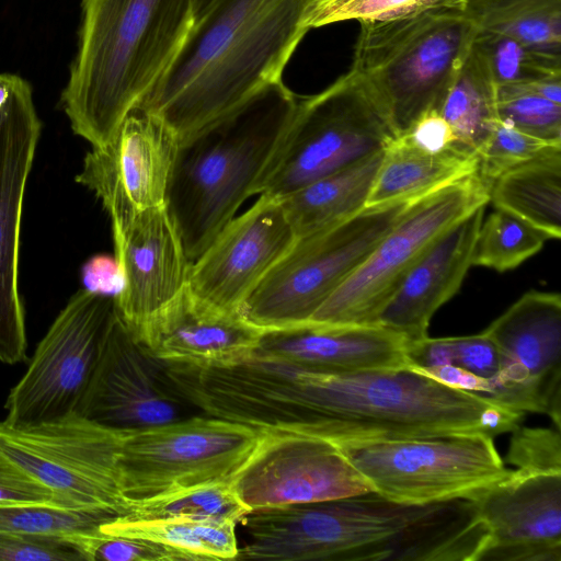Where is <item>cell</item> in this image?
I'll list each match as a JSON object with an SVG mask.
<instances>
[{
	"label": "cell",
	"mask_w": 561,
	"mask_h": 561,
	"mask_svg": "<svg viewBox=\"0 0 561 561\" xmlns=\"http://www.w3.org/2000/svg\"><path fill=\"white\" fill-rule=\"evenodd\" d=\"M218 393L229 421L333 443L469 433L494 438L514 431L524 415L409 366L322 373L252 356L224 370Z\"/></svg>",
	"instance_id": "6da1fadb"
},
{
	"label": "cell",
	"mask_w": 561,
	"mask_h": 561,
	"mask_svg": "<svg viewBox=\"0 0 561 561\" xmlns=\"http://www.w3.org/2000/svg\"><path fill=\"white\" fill-rule=\"evenodd\" d=\"M240 560L478 561L488 529L473 502L425 505L375 492L252 511Z\"/></svg>",
	"instance_id": "7a4b0ae2"
},
{
	"label": "cell",
	"mask_w": 561,
	"mask_h": 561,
	"mask_svg": "<svg viewBox=\"0 0 561 561\" xmlns=\"http://www.w3.org/2000/svg\"><path fill=\"white\" fill-rule=\"evenodd\" d=\"M313 1L216 0L137 106L179 141L231 115L283 82Z\"/></svg>",
	"instance_id": "3957f363"
},
{
	"label": "cell",
	"mask_w": 561,
	"mask_h": 561,
	"mask_svg": "<svg viewBox=\"0 0 561 561\" xmlns=\"http://www.w3.org/2000/svg\"><path fill=\"white\" fill-rule=\"evenodd\" d=\"M194 24L193 0H82L61 105L73 133L106 144L150 92Z\"/></svg>",
	"instance_id": "277c9868"
},
{
	"label": "cell",
	"mask_w": 561,
	"mask_h": 561,
	"mask_svg": "<svg viewBox=\"0 0 561 561\" xmlns=\"http://www.w3.org/2000/svg\"><path fill=\"white\" fill-rule=\"evenodd\" d=\"M299 96L280 82L237 112L179 141L165 207L193 262L257 195Z\"/></svg>",
	"instance_id": "5b68a950"
},
{
	"label": "cell",
	"mask_w": 561,
	"mask_h": 561,
	"mask_svg": "<svg viewBox=\"0 0 561 561\" xmlns=\"http://www.w3.org/2000/svg\"><path fill=\"white\" fill-rule=\"evenodd\" d=\"M478 30L455 5L360 23L351 69L378 101L398 137L426 113H439Z\"/></svg>",
	"instance_id": "8992f818"
},
{
	"label": "cell",
	"mask_w": 561,
	"mask_h": 561,
	"mask_svg": "<svg viewBox=\"0 0 561 561\" xmlns=\"http://www.w3.org/2000/svg\"><path fill=\"white\" fill-rule=\"evenodd\" d=\"M420 197L366 206L298 238L248 298L243 317L264 331L307 324Z\"/></svg>",
	"instance_id": "52a82bcc"
},
{
	"label": "cell",
	"mask_w": 561,
	"mask_h": 561,
	"mask_svg": "<svg viewBox=\"0 0 561 561\" xmlns=\"http://www.w3.org/2000/svg\"><path fill=\"white\" fill-rule=\"evenodd\" d=\"M396 138L382 107L350 69L321 92L299 96L257 195L283 197L385 150Z\"/></svg>",
	"instance_id": "ba28073f"
},
{
	"label": "cell",
	"mask_w": 561,
	"mask_h": 561,
	"mask_svg": "<svg viewBox=\"0 0 561 561\" xmlns=\"http://www.w3.org/2000/svg\"><path fill=\"white\" fill-rule=\"evenodd\" d=\"M125 430L71 413L14 425L0 421V451L50 492L65 507L123 517L129 501L121 486Z\"/></svg>",
	"instance_id": "9c48e42d"
},
{
	"label": "cell",
	"mask_w": 561,
	"mask_h": 561,
	"mask_svg": "<svg viewBox=\"0 0 561 561\" xmlns=\"http://www.w3.org/2000/svg\"><path fill=\"white\" fill-rule=\"evenodd\" d=\"M335 444L373 492L409 505L470 500L513 471L484 433Z\"/></svg>",
	"instance_id": "30bf717a"
},
{
	"label": "cell",
	"mask_w": 561,
	"mask_h": 561,
	"mask_svg": "<svg viewBox=\"0 0 561 561\" xmlns=\"http://www.w3.org/2000/svg\"><path fill=\"white\" fill-rule=\"evenodd\" d=\"M490 186L477 171L420 197L307 324L377 325L379 312L421 254L457 221L488 205Z\"/></svg>",
	"instance_id": "8fae6325"
},
{
	"label": "cell",
	"mask_w": 561,
	"mask_h": 561,
	"mask_svg": "<svg viewBox=\"0 0 561 561\" xmlns=\"http://www.w3.org/2000/svg\"><path fill=\"white\" fill-rule=\"evenodd\" d=\"M259 435L254 427L206 414L125 430L119 463L123 494L130 502L230 481Z\"/></svg>",
	"instance_id": "7c38bea8"
},
{
	"label": "cell",
	"mask_w": 561,
	"mask_h": 561,
	"mask_svg": "<svg viewBox=\"0 0 561 561\" xmlns=\"http://www.w3.org/2000/svg\"><path fill=\"white\" fill-rule=\"evenodd\" d=\"M114 313L113 295L84 288L73 294L10 390L4 420L33 425L77 413Z\"/></svg>",
	"instance_id": "4fadbf2b"
},
{
	"label": "cell",
	"mask_w": 561,
	"mask_h": 561,
	"mask_svg": "<svg viewBox=\"0 0 561 561\" xmlns=\"http://www.w3.org/2000/svg\"><path fill=\"white\" fill-rule=\"evenodd\" d=\"M259 431L255 447L229 481L250 512L373 492L335 443L296 432Z\"/></svg>",
	"instance_id": "5bb4252c"
},
{
	"label": "cell",
	"mask_w": 561,
	"mask_h": 561,
	"mask_svg": "<svg viewBox=\"0 0 561 561\" xmlns=\"http://www.w3.org/2000/svg\"><path fill=\"white\" fill-rule=\"evenodd\" d=\"M501 359L496 404L547 414L561 428V297L524 294L483 331Z\"/></svg>",
	"instance_id": "9a60e30c"
},
{
	"label": "cell",
	"mask_w": 561,
	"mask_h": 561,
	"mask_svg": "<svg viewBox=\"0 0 561 561\" xmlns=\"http://www.w3.org/2000/svg\"><path fill=\"white\" fill-rule=\"evenodd\" d=\"M178 148V137L161 119L135 106L106 144L87 153L76 182L95 193L113 230H119L165 205Z\"/></svg>",
	"instance_id": "2e32d148"
},
{
	"label": "cell",
	"mask_w": 561,
	"mask_h": 561,
	"mask_svg": "<svg viewBox=\"0 0 561 561\" xmlns=\"http://www.w3.org/2000/svg\"><path fill=\"white\" fill-rule=\"evenodd\" d=\"M42 122L28 81L14 73L0 104V362L27 360L25 314L19 293L23 201Z\"/></svg>",
	"instance_id": "e0dca14e"
},
{
	"label": "cell",
	"mask_w": 561,
	"mask_h": 561,
	"mask_svg": "<svg viewBox=\"0 0 561 561\" xmlns=\"http://www.w3.org/2000/svg\"><path fill=\"white\" fill-rule=\"evenodd\" d=\"M297 239L282 199L259 195L192 262L188 295L213 311L241 312L251 294Z\"/></svg>",
	"instance_id": "ac0fdd59"
},
{
	"label": "cell",
	"mask_w": 561,
	"mask_h": 561,
	"mask_svg": "<svg viewBox=\"0 0 561 561\" xmlns=\"http://www.w3.org/2000/svg\"><path fill=\"white\" fill-rule=\"evenodd\" d=\"M119 287L115 310L138 340L186 293L192 261L165 205L113 230Z\"/></svg>",
	"instance_id": "d6986e66"
},
{
	"label": "cell",
	"mask_w": 561,
	"mask_h": 561,
	"mask_svg": "<svg viewBox=\"0 0 561 561\" xmlns=\"http://www.w3.org/2000/svg\"><path fill=\"white\" fill-rule=\"evenodd\" d=\"M186 405L163 375L161 360L141 345L115 310L77 413L108 427L136 430L186 417Z\"/></svg>",
	"instance_id": "ffe728a7"
},
{
	"label": "cell",
	"mask_w": 561,
	"mask_h": 561,
	"mask_svg": "<svg viewBox=\"0 0 561 561\" xmlns=\"http://www.w3.org/2000/svg\"><path fill=\"white\" fill-rule=\"evenodd\" d=\"M470 500L488 529L478 561H561V472L516 469Z\"/></svg>",
	"instance_id": "44dd1931"
},
{
	"label": "cell",
	"mask_w": 561,
	"mask_h": 561,
	"mask_svg": "<svg viewBox=\"0 0 561 561\" xmlns=\"http://www.w3.org/2000/svg\"><path fill=\"white\" fill-rule=\"evenodd\" d=\"M482 205L438 236L408 271L377 317V325L413 342L428 336L434 313L458 293L472 266Z\"/></svg>",
	"instance_id": "7402d4cb"
},
{
	"label": "cell",
	"mask_w": 561,
	"mask_h": 561,
	"mask_svg": "<svg viewBox=\"0 0 561 561\" xmlns=\"http://www.w3.org/2000/svg\"><path fill=\"white\" fill-rule=\"evenodd\" d=\"M407 340L380 325L316 327L265 331L252 356L322 373L407 366Z\"/></svg>",
	"instance_id": "603a6c76"
},
{
	"label": "cell",
	"mask_w": 561,
	"mask_h": 561,
	"mask_svg": "<svg viewBox=\"0 0 561 561\" xmlns=\"http://www.w3.org/2000/svg\"><path fill=\"white\" fill-rule=\"evenodd\" d=\"M264 332L241 312H218L198 305L186 290L138 341L161 362L229 366L252 357Z\"/></svg>",
	"instance_id": "cb8c5ba5"
},
{
	"label": "cell",
	"mask_w": 561,
	"mask_h": 561,
	"mask_svg": "<svg viewBox=\"0 0 561 561\" xmlns=\"http://www.w3.org/2000/svg\"><path fill=\"white\" fill-rule=\"evenodd\" d=\"M478 168V156L458 142L433 152L400 136L383 150L366 206L423 196Z\"/></svg>",
	"instance_id": "d4e9b609"
},
{
	"label": "cell",
	"mask_w": 561,
	"mask_h": 561,
	"mask_svg": "<svg viewBox=\"0 0 561 561\" xmlns=\"http://www.w3.org/2000/svg\"><path fill=\"white\" fill-rule=\"evenodd\" d=\"M382 156L383 150L279 197L297 238L336 225L365 208Z\"/></svg>",
	"instance_id": "484cf974"
},
{
	"label": "cell",
	"mask_w": 561,
	"mask_h": 561,
	"mask_svg": "<svg viewBox=\"0 0 561 561\" xmlns=\"http://www.w3.org/2000/svg\"><path fill=\"white\" fill-rule=\"evenodd\" d=\"M496 209L527 222L548 239L561 237V148L522 163L490 186Z\"/></svg>",
	"instance_id": "4316f807"
},
{
	"label": "cell",
	"mask_w": 561,
	"mask_h": 561,
	"mask_svg": "<svg viewBox=\"0 0 561 561\" xmlns=\"http://www.w3.org/2000/svg\"><path fill=\"white\" fill-rule=\"evenodd\" d=\"M233 520L127 519L115 517L100 528L110 534L147 539L182 553L186 561L237 560L239 546Z\"/></svg>",
	"instance_id": "83f0119b"
},
{
	"label": "cell",
	"mask_w": 561,
	"mask_h": 561,
	"mask_svg": "<svg viewBox=\"0 0 561 561\" xmlns=\"http://www.w3.org/2000/svg\"><path fill=\"white\" fill-rule=\"evenodd\" d=\"M439 114L451 127L456 142L477 156L499 122L496 84L472 44L456 72Z\"/></svg>",
	"instance_id": "f1b7e54d"
},
{
	"label": "cell",
	"mask_w": 561,
	"mask_h": 561,
	"mask_svg": "<svg viewBox=\"0 0 561 561\" xmlns=\"http://www.w3.org/2000/svg\"><path fill=\"white\" fill-rule=\"evenodd\" d=\"M460 8L479 30L561 56V0H461Z\"/></svg>",
	"instance_id": "f546056e"
},
{
	"label": "cell",
	"mask_w": 561,
	"mask_h": 561,
	"mask_svg": "<svg viewBox=\"0 0 561 561\" xmlns=\"http://www.w3.org/2000/svg\"><path fill=\"white\" fill-rule=\"evenodd\" d=\"M248 513L229 481H220L130 501L123 518L233 520L239 524Z\"/></svg>",
	"instance_id": "4dcf8cb0"
},
{
	"label": "cell",
	"mask_w": 561,
	"mask_h": 561,
	"mask_svg": "<svg viewBox=\"0 0 561 561\" xmlns=\"http://www.w3.org/2000/svg\"><path fill=\"white\" fill-rule=\"evenodd\" d=\"M548 238L514 215L496 209L480 226L472 266L505 272L538 253Z\"/></svg>",
	"instance_id": "1f68e13d"
},
{
	"label": "cell",
	"mask_w": 561,
	"mask_h": 561,
	"mask_svg": "<svg viewBox=\"0 0 561 561\" xmlns=\"http://www.w3.org/2000/svg\"><path fill=\"white\" fill-rule=\"evenodd\" d=\"M472 46L483 58L496 87L561 75V56L536 50L502 34L478 30Z\"/></svg>",
	"instance_id": "d6a6232c"
},
{
	"label": "cell",
	"mask_w": 561,
	"mask_h": 561,
	"mask_svg": "<svg viewBox=\"0 0 561 561\" xmlns=\"http://www.w3.org/2000/svg\"><path fill=\"white\" fill-rule=\"evenodd\" d=\"M112 518L115 517L53 503L0 506V530L61 539L70 543Z\"/></svg>",
	"instance_id": "836d02e7"
},
{
	"label": "cell",
	"mask_w": 561,
	"mask_h": 561,
	"mask_svg": "<svg viewBox=\"0 0 561 561\" xmlns=\"http://www.w3.org/2000/svg\"><path fill=\"white\" fill-rule=\"evenodd\" d=\"M501 123L536 138L561 144V104L539 96L518 83L496 87Z\"/></svg>",
	"instance_id": "e575fe53"
},
{
	"label": "cell",
	"mask_w": 561,
	"mask_h": 561,
	"mask_svg": "<svg viewBox=\"0 0 561 561\" xmlns=\"http://www.w3.org/2000/svg\"><path fill=\"white\" fill-rule=\"evenodd\" d=\"M461 0H314L307 15L310 28L342 21L375 23L396 20L438 5L460 8Z\"/></svg>",
	"instance_id": "d590c367"
},
{
	"label": "cell",
	"mask_w": 561,
	"mask_h": 561,
	"mask_svg": "<svg viewBox=\"0 0 561 561\" xmlns=\"http://www.w3.org/2000/svg\"><path fill=\"white\" fill-rule=\"evenodd\" d=\"M554 148H561V144L536 138L499 121L478 152V173L491 184L504 172Z\"/></svg>",
	"instance_id": "8d00e7d4"
},
{
	"label": "cell",
	"mask_w": 561,
	"mask_h": 561,
	"mask_svg": "<svg viewBox=\"0 0 561 561\" xmlns=\"http://www.w3.org/2000/svg\"><path fill=\"white\" fill-rule=\"evenodd\" d=\"M84 561H182L179 551L147 539L94 531L73 540Z\"/></svg>",
	"instance_id": "74e56055"
},
{
	"label": "cell",
	"mask_w": 561,
	"mask_h": 561,
	"mask_svg": "<svg viewBox=\"0 0 561 561\" xmlns=\"http://www.w3.org/2000/svg\"><path fill=\"white\" fill-rule=\"evenodd\" d=\"M506 461L524 472H561L560 430L517 426Z\"/></svg>",
	"instance_id": "f35d334b"
},
{
	"label": "cell",
	"mask_w": 561,
	"mask_h": 561,
	"mask_svg": "<svg viewBox=\"0 0 561 561\" xmlns=\"http://www.w3.org/2000/svg\"><path fill=\"white\" fill-rule=\"evenodd\" d=\"M453 365L488 381L491 386L489 400L499 387L501 370L500 353L492 340L481 332L474 335L449 337ZM495 403V402H494Z\"/></svg>",
	"instance_id": "ab89813d"
},
{
	"label": "cell",
	"mask_w": 561,
	"mask_h": 561,
	"mask_svg": "<svg viewBox=\"0 0 561 561\" xmlns=\"http://www.w3.org/2000/svg\"><path fill=\"white\" fill-rule=\"evenodd\" d=\"M0 561H84L77 548L61 539L0 530Z\"/></svg>",
	"instance_id": "60d3db41"
},
{
	"label": "cell",
	"mask_w": 561,
	"mask_h": 561,
	"mask_svg": "<svg viewBox=\"0 0 561 561\" xmlns=\"http://www.w3.org/2000/svg\"><path fill=\"white\" fill-rule=\"evenodd\" d=\"M41 503L57 504L48 490L0 451V506Z\"/></svg>",
	"instance_id": "b9f144b4"
},
{
	"label": "cell",
	"mask_w": 561,
	"mask_h": 561,
	"mask_svg": "<svg viewBox=\"0 0 561 561\" xmlns=\"http://www.w3.org/2000/svg\"><path fill=\"white\" fill-rule=\"evenodd\" d=\"M403 136L417 147L433 152L456 142L451 127L438 112H430L420 117Z\"/></svg>",
	"instance_id": "7bdbcfd3"
},
{
	"label": "cell",
	"mask_w": 561,
	"mask_h": 561,
	"mask_svg": "<svg viewBox=\"0 0 561 561\" xmlns=\"http://www.w3.org/2000/svg\"><path fill=\"white\" fill-rule=\"evenodd\" d=\"M216 0H193L194 22L201 19Z\"/></svg>",
	"instance_id": "ee69618b"
}]
</instances>
